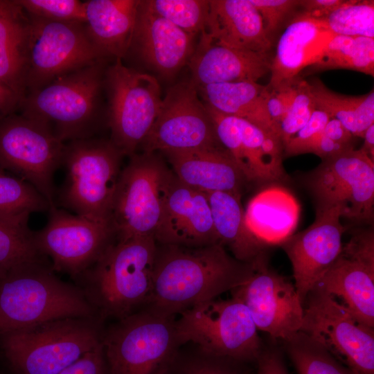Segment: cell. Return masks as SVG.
<instances>
[{
    "mask_svg": "<svg viewBox=\"0 0 374 374\" xmlns=\"http://www.w3.org/2000/svg\"><path fill=\"white\" fill-rule=\"evenodd\" d=\"M251 266L233 259L220 244L183 249L168 245L156 253L151 311L172 316L231 290L246 277Z\"/></svg>",
    "mask_w": 374,
    "mask_h": 374,
    "instance_id": "1",
    "label": "cell"
},
{
    "mask_svg": "<svg viewBox=\"0 0 374 374\" xmlns=\"http://www.w3.org/2000/svg\"><path fill=\"white\" fill-rule=\"evenodd\" d=\"M81 288L58 278L45 258L0 278V337L52 320L94 319Z\"/></svg>",
    "mask_w": 374,
    "mask_h": 374,
    "instance_id": "2",
    "label": "cell"
},
{
    "mask_svg": "<svg viewBox=\"0 0 374 374\" xmlns=\"http://www.w3.org/2000/svg\"><path fill=\"white\" fill-rule=\"evenodd\" d=\"M155 238L136 237L111 244L79 278L95 310L123 318L148 301L157 253Z\"/></svg>",
    "mask_w": 374,
    "mask_h": 374,
    "instance_id": "3",
    "label": "cell"
},
{
    "mask_svg": "<svg viewBox=\"0 0 374 374\" xmlns=\"http://www.w3.org/2000/svg\"><path fill=\"white\" fill-rule=\"evenodd\" d=\"M122 155L112 141L89 138L65 143L61 164L65 178L55 197V206L91 220L110 224Z\"/></svg>",
    "mask_w": 374,
    "mask_h": 374,
    "instance_id": "4",
    "label": "cell"
},
{
    "mask_svg": "<svg viewBox=\"0 0 374 374\" xmlns=\"http://www.w3.org/2000/svg\"><path fill=\"white\" fill-rule=\"evenodd\" d=\"M105 73L100 62L59 77L26 93L21 114L44 123L64 143L91 138Z\"/></svg>",
    "mask_w": 374,
    "mask_h": 374,
    "instance_id": "5",
    "label": "cell"
},
{
    "mask_svg": "<svg viewBox=\"0 0 374 374\" xmlns=\"http://www.w3.org/2000/svg\"><path fill=\"white\" fill-rule=\"evenodd\" d=\"M1 337L17 374H59L102 339L95 319L84 318L52 320Z\"/></svg>",
    "mask_w": 374,
    "mask_h": 374,
    "instance_id": "6",
    "label": "cell"
},
{
    "mask_svg": "<svg viewBox=\"0 0 374 374\" xmlns=\"http://www.w3.org/2000/svg\"><path fill=\"white\" fill-rule=\"evenodd\" d=\"M180 313L175 321L179 345L192 342L208 355L240 363L256 361L262 351L258 328L238 299L202 302Z\"/></svg>",
    "mask_w": 374,
    "mask_h": 374,
    "instance_id": "7",
    "label": "cell"
},
{
    "mask_svg": "<svg viewBox=\"0 0 374 374\" xmlns=\"http://www.w3.org/2000/svg\"><path fill=\"white\" fill-rule=\"evenodd\" d=\"M101 342L109 374H162L180 346L172 316L151 310L121 318Z\"/></svg>",
    "mask_w": 374,
    "mask_h": 374,
    "instance_id": "8",
    "label": "cell"
},
{
    "mask_svg": "<svg viewBox=\"0 0 374 374\" xmlns=\"http://www.w3.org/2000/svg\"><path fill=\"white\" fill-rule=\"evenodd\" d=\"M29 17L26 93L104 58L91 40L85 24Z\"/></svg>",
    "mask_w": 374,
    "mask_h": 374,
    "instance_id": "9",
    "label": "cell"
},
{
    "mask_svg": "<svg viewBox=\"0 0 374 374\" xmlns=\"http://www.w3.org/2000/svg\"><path fill=\"white\" fill-rule=\"evenodd\" d=\"M112 142L123 154H134L151 130L162 98L157 78L125 66L121 59L105 73Z\"/></svg>",
    "mask_w": 374,
    "mask_h": 374,
    "instance_id": "10",
    "label": "cell"
},
{
    "mask_svg": "<svg viewBox=\"0 0 374 374\" xmlns=\"http://www.w3.org/2000/svg\"><path fill=\"white\" fill-rule=\"evenodd\" d=\"M64 143L44 123L24 115L0 118V166L33 186L55 204L53 177Z\"/></svg>",
    "mask_w": 374,
    "mask_h": 374,
    "instance_id": "11",
    "label": "cell"
},
{
    "mask_svg": "<svg viewBox=\"0 0 374 374\" xmlns=\"http://www.w3.org/2000/svg\"><path fill=\"white\" fill-rule=\"evenodd\" d=\"M300 331L358 374H374V330L319 287L308 295ZM304 302V303H305Z\"/></svg>",
    "mask_w": 374,
    "mask_h": 374,
    "instance_id": "12",
    "label": "cell"
},
{
    "mask_svg": "<svg viewBox=\"0 0 374 374\" xmlns=\"http://www.w3.org/2000/svg\"><path fill=\"white\" fill-rule=\"evenodd\" d=\"M318 208H338L341 217L371 222L374 206V161L350 149L322 162L307 177Z\"/></svg>",
    "mask_w": 374,
    "mask_h": 374,
    "instance_id": "13",
    "label": "cell"
},
{
    "mask_svg": "<svg viewBox=\"0 0 374 374\" xmlns=\"http://www.w3.org/2000/svg\"><path fill=\"white\" fill-rule=\"evenodd\" d=\"M247 308L258 330L285 341L299 332L303 305L294 284L269 267L265 252L251 262L244 280L231 290Z\"/></svg>",
    "mask_w": 374,
    "mask_h": 374,
    "instance_id": "14",
    "label": "cell"
},
{
    "mask_svg": "<svg viewBox=\"0 0 374 374\" xmlns=\"http://www.w3.org/2000/svg\"><path fill=\"white\" fill-rule=\"evenodd\" d=\"M48 213L44 227L33 231L35 245L51 259L53 271L79 278L111 244L114 230L109 223L73 215L55 204Z\"/></svg>",
    "mask_w": 374,
    "mask_h": 374,
    "instance_id": "15",
    "label": "cell"
},
{
    "mask_svg": "<svg viewBox=\"0 0 374 374\" xmlns=\"http://www.w3.org/2000/svg\"><path fill=\"white\" fill-rule=\"evenodd\" d=\"M165 170L152 153L132 155L121 172L111 211L110 224L118 240L154 238L161 217L160 188Z\"/></svg>",
    "mask_w": 374,
    "mask_h": 374,
    "instance_id": "16",
    "label": "cell"
},
{
    "mask_svg": "<svg viewBox=\"0 0 374 374\" xmlns=\"http://www.w3.org/2000/svg\"><path fill=\"white\" fill-rule=\"evenodd\" d=\"M141 145L145 153L223 147L191 80L180 82L168 89Z\"/></svg>",
    "mask_w": 374,
    "mask_h": 374,
    "instance_id": "17",
    "label": "cell"
},
{
    "mask_svg": "<svg viewBox=\"0 0 374 374\" xmlns=\"http://www.w3.org/2000/svg\"><path fill=\"white\" fill-rule=\"evenodd\" d=\"M205 106L219 141L247 181L272 183L287 179L283 166L284 145L278 133Z\"/></svg>",
    "mask_w": 374,
    "mask_h": 374,
    "instance_id": "18",
    "label": "cell"
},
{
    "mask_svg": "<svg viewBox=\"0 0 374 374\" xmlns=\"http://www.w3.org/2000/svg\"><path fill=\"white\" fill-rule=\"evenodd\" d=\"M316 287L339 299L359 321L374 328L373 229L353 233Z\"/></svg>",
    "mask_w": 374,
    "mask_h": 374,
    "instance_id": "19",
    "label": "cell"
},
{
    "mask_svg": "<svg viewBox=\"0 0 374 374\" xmlns=\"http://www.w3.org/2000/svg\"><path fill=\"white\" fill-rule=\"evenodd\" d=\"M338 208H318L314 221L280 246L292 267L294 286L303 305L342 249L344 226Z\"/></svg>",
    "mask_w": 374,
    "mask_h": 374,
    "instance_id": "20",
    "label": "cell"
},
{
    "mask_svg": "<svg viewBox=\"0 0 374 374\" xmlns=\"http://www.w3.org/2000/svg\"><path fill=\"white\" fill-rule=\"evenodd\" d=\"M161 213L154 238L168 245L219 243L206 193L165 170L160 188Z\"/></svg>",
    "mask_w": 374,
    "mask_h": 374,
    "instance_id": "21",
    "label": "cell"
},
{
    "mask_svg": "<svg viewBox=\"0 0 374 374\" xmlns=\"http://www.w3.org/2000/svg\"><path fill=\"white\" fill-rule=\"evenodd\" d=\"M132 47L149 67L171 78L188 64L195 51L194 37L155 13L145 1H141Z\"/></svg>",
    "mask_w": 374,
    "mask_h": 374,
    "instance_id": "22",
    "label": "cell"
},
{
    "mask_svg": "<svg viewBox=\"0 0 374 374\" xmlns=\"http://www.w3.org/2000/svg\"><path fill=\"white\" fill-rule=\"evenodd\" d=\"M272 57V53H256L217 44L203 32L188 62L190 80L196 87L215 83L257 82L270 72Z\"/></svg>",
    "mask_w": 374,
    "mask_h": 374,
    "instance_id": "23",
    "label": "cell"
},
{
    "mask_svg": "<svg viewBox=\"0 0 374 374\" xmlns=\"http://www.w3.org/2000/svg\"><path fill=\"white\" fill-rule=\"evenodd\" d=\"M332 35L322 19L301 10L276 41L267 86L274 88L296 81Z\"/></svg>",
    "mask_w": 374,
    "mask_h": 374,
    "instance_id": "24",
    "label": "cell"
},
{
    "mask_svg": "<svg viewBox=\"0 0 374 374\" xmlns=\"http://www.w3.org/2000/svg\"><path fill=\"white\" fill-rule=\"evenodd\" d=\"M174 175L185 185L204 193L240 194L246 179L224 148L165 152Z\"/></svg>",
    "mask_w": 374,
    "mask_h": 374,
    "instance_id": "25",
    "label": "cell"
},
{
    "mask_svg": "<svg viewBox=\"0 0 374 374\" xmlns=\"http://www.w3.org/2000/svg\"><path fill=\"white\" fill-rule=\"evenodd\" d=\"M222 46L261 53H272L260 15L249 0H210L204 31Z\"/></svg>",
    "mask_w": 374,
    "mask_h": 374,
    "instance_id": "26",
    "label": "cell"
},
{
    "mask_svg": "<svg viewBox=\"0 0 374 374\" xmlns=\"http://www.w3.org/2000/svg\"><path fill=\"white\" fill-rule=\"evenodd\" d=\"M140 1H84L86 29L93 44L103 57L121 59L129 51Z\"/></svg>",
    "mask_w": 374,
    "mask_h": 374,
    "instance_id": "27",
    "label": "cell"
},
{
    "mask_svg": "<svg viewBox=\"0 0 374 374\" xmlns=\"http://www.w3.org/2000/svg\"><path fill=\"white\" fill-rule=\"evenodd\" d=\"M300 204L285 188L272 186L257 193L244 211L245 224L263 244L280 245L298 225Z\"/></svg>",
    "mask_w": 374,
    "mask_h": 374,
    "instance_id": "28",
    "label": "cell"
},
{
    "mask_svg": "<svg viewBox=\"0 0 374 374\" xmlns=\"http://www.w3.org/2000/svg\"><path fill=\"white\" fill-rule=\"evenodd\" d=\"M30 17L16 1H0V80L22 99Z\"/></svg>",
    "mask_w": 374,
    "mask_h": 374,
    "instance_id": "29",
    "label": "cell"
},
{
    "mask_svg": "<svg viewBox=\"0 0 374 374\" xmlns=\"http://www.w3.org/2000/svg\"><path fill=\"white\" fill-rule=\"evenodd\" d=\"M220 244L226 245L235 259L249 263L267 247L249 230L244 221L241 194L216 191L206 193Z\"/></svg>",
    "mask_w": 374,
    "mask_h": 374,
    "instance_id": "30",
    "label": "cell"
},
{
    "mask_svg": "<svg viewBox=\"0 0 374 374\" xmlns=\"http://www.w3.org/2000/svg\"><path fill=\"white\" fill-rule=\"evenodd\" d=\"M197 89L204 103L216 111L280 134L267 112L266 85L257 82H224L200 86Z\"/></svg>",
    "mask_w": 374,
    "mask_h": 374,
    "instance_id": "31",
    "label": "cell"
},
{
    "mask_svg": "<svg viewBox=\"0 0 374 374\" xmlns=\"http://www.w3.org/2000/svg\"><path fill=\"white\" fill-rule=\"evenodd\" d=\"M344 69L374 75V38L332 35L306 67L308 74Z\"/></svg>",
    "mask_w": 374,
    "mask_h": 374,
    "instance_id": "32",
    "label": "cell"
},
{
    "mask_svg": "<svg viewBox=\"0 0 374 374\" xmlns=\"http://www.w3.org/2000/svg\"><path fill=\"white\" fill-rule=\"evenodd\" d=\"M48 201L30 183L0 166V222L28 230L30 215L49 210Z\"/></svg>",
    "mask_w": 374,
    "mask_h": 374,
    "instance_id": "33",
    "label": "cell"
},
{
    "mask_svg": "<svg viewBox=\"0 0 374 374\" xmlns=\"http://www.w3.org/2000/svg\"><path fill=\"white\" fill-rule=\"evenodd\" d=\"M284 343L298 374H358L301 331Z\"/></svg>",
    "mask_w": 374,
    "mask_h": 374,
    "instance_id": "34",
    "label": "cell"
},
{
    "mask_svg": "<svg viewBox=\"0 0 374 374\" xmlns=\"http://www.w3.org/2000/svg\"><path fill=\"white\" fill-rule=\"evenodd\" d=\"M155 13L195 37L206 30L209 13L207 0H149Z\"/></svg>",
    "mask_w": 374,
    "mask_h": 374,
    "instance_id": "35",
    "label": "cell"
},
{
    "mask_svg": "<svg viewBox=\"0 0 374 374\" xmlns=\"http://www.w3.org/2000/svg\"><path fill=\"white\" fill-rule=\"evenodd\" d=\"M322 19L333 35L374 38L373 0H352Z\"/></svg>",
    "mask_w": 374,
    "mask_h": 374,
    "instance_id": "36",
    "label": "cell"
},
{
    "mask_svg": "<svg viewBox=\"0 0 374 374\" xmlns=\"http://www.w3.org/2000/svg\"><path fill=\"white\" fill-rule=\"evenodd\" d=\"M44 258L35 245L33 231L0 222V278L21 265Z\"/></svg>",
    "mask_w": 374,
    "mask_h": 374,
    "instance_id": "37",
    "label": "cell"
},
{
    "mask_svg": "<svg viewBox=\"0 0 374 374\" xmlns=\"http://www.w3.org/2000/svg\"><path fill=\"white\" fill-rule=\"evenodd\" d=\"M316 108L339 120L355 136V112L363 96H349L329 89L319 79L309 82Z\"/></svg>",
    "mask_w": 374,
    "mask_h": 374,
    "instance_id": "38",
    "label": "cell"
},
{
    "mask_svg": "<svg viewBox=\"0 0 374 374\" xmlns=\"http://www.w3.org/2000/svg\"><path fill=\"white\" fill-rule=\"evenodd\" d=\"M240 362L208 355L198 348V353L181 355L175 358L162 374H243Z\"/></svg>",
    "mask_w": 374,
    "mask_h": 374,
    "instance_id": "39",
    "label": "cell"
},
{
    "mask_svg": "<svg viewBox=\"0 0 374 374\" xmlns=\"http://www.w3.org/2000/svg\"><path fill=\"white\" fill-rule=\"evenodd\" d=\"M35 17L57 22L85 24V3L78 0H17Z\"/></svg>",
    "mask_w": 374,
    "mask_h": 374,
    "instance_id": "40",
    "label": "cell"
},
{
    "mask_svg": "<svg viewBox=\"0 0 374 374\" xmlns=\"http://www.w3.org/2000/svg\"><path fill=\"white\" fill-rule=\"evenodd\" d=\"M249 1L260 15L266 36L273 47L282 30L301 10L299 0Z\"/></svg>",
    "mask_w": 374,
    "mask_h": 374,
    "instance_id": "41",
    "label": "cell"
},
{
    "mask_svg": "<svg viewBox=\"0 0 374 374\" xmlns=\"http://www.w3.org/2000/svg\"><path fill=\"white\" fill-rule=\"evenodd\" d=\"M316 109L310 84L301 78L291 105L279 125L283 145L308 122Z\"/></svg>",
    "mask_w": 374,
    "mask_h": 374,
    "instance_id": "42",
    "label": "cell"
},
{
    "mask_svg": "<svg viewBox=\"0 0 374 374\" xmlns=\"http://www.w3.org/2000/svg\"><path fill=\"white\" fill-rule=\"evenodd\" d=\"M330 118L327 113L316 109L308 122L284 145V156L310 153Z\"/></svg>",
    "mask_w": 374,
    "mask_h": 374,
    "instance_id": "43",
    "label": "cell"
},
{
    "mask_svg": "<svg viewBox=\"0 0 374 374\" xmlns=\"http://www.w3.org/2000/svg\"><path fill=\"white\" fill-rule=\"evenodd\" d=\"M300 76L296 81L269 88L267 85L266 109L273 124L279 130V125L285 118L296 93V85ZM280 132V130H279Z\"/></svg>",
    "mask_w": 374,
    "mask_h": 374,
    "instance_id": "44",
    "label": "cell"
},
{
    "mask_svg": "<svg viewBox=\"0 0 374 374\" xmlns=\"http://www.w3.org/2000/svg\"><path fill=\"white\" fill-rule=\"evenodd\" d=\"M59 374H109L102 342Z\"/></svg>",
    "mask_w": 374,
    "mask_h": 374,
    "instance_id": "45",
    "label": "cell"
},
{
    "mask_svg": "<svg viewBox=\"0 0 374 374\" xmlns=\"http://www.w3.org/2000/svg\"><path fill=\"white\" fill-rule=\"evenodd\" d=\"M355 136L363 138L366 130L374 124V91L364 95L355 112Z\"/></svg>",
    "mask_w": 374,
    "mask_h": 374,
    "instance_id": "46",
    "label": "cell"
},
{
    "mask_svg": "<svg viewBox=\"0 0 374 374\" xmlns=\"http://www.w3.org/2000/svg\"><path fill=\"white\" fill-rule=\"evenodd\" d=\"M352 0H299L301 11L315 18L323 19Z\"/></svg>",
    "mask_w": 374,
    "mask_h": 374,
    "instance_id": "47",
    "label": "cell"
},
{
    "mask_svg": "<svg viewBox=\"0 0 374 374\" xmlns=\"http://www.w3.org/2000/svg\"><path fill=\"white\" fill-rule=\"evenodd\" d=\"M256 362V374H289L280 354L276 350L262 351Z\"/></svg>",
    "mask_w": 374,
    "mask_h": 374,
    "instance_id": "48",
    "label": "cell"
},
{
    "mask_svg": "<svg viewBox=\"0 0 374 374\" xmlns=\"http://www.w3.org/2000/svg\"><path fill=\"white\" fill-rule=\"evenodd\" d=\"M323 134L337 143L354 147L353 144L354 136L336 118H330L325 126Z\"/></svg>",
    "mask_w": 374,
    "mask_h": 374,
    "instance_id": "49",
    "label": "cell"
},
{
    "mask_svg": "<svg viewBox=\"0 0 374 374\" xmlns=\"http://www.w3.org/2000/svg\"><path fill=\"white\" fill-rule=\"evenodd\" d=\"M21 98L0 80V118L11 115L20 105Z\"/></svg>",
    "mask_w": 374,
    "mask_h": 374,
    "instance_id": "50",
    "label": "cell"
},
{
    "mask_svg": "<svg viewBox=\"0 0 374 374\" xmlns=\"http://www.w3.org/2000/svg\"><path fill=\"white\" fill-rule=\"evenodd\" d=\"M363 139L364 141L360 150L374 161V124L366 130Z\"/></svg>",
    "mask_w": 374,
    "mask_h": 374,
    "instance_id": "51",
    "label": "cell"
}]
</instances>
